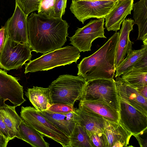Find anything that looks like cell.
<instances>
[{
	"instance_id": "obj_28",
	"label": "cell",
	"mask_w": 147,
	"mask_h": 147,
	"mask_svg": "<svg viewBox=\"0 0 147 147\" xmlns=\"http://www.w3.org/2000/svg\"><path fill=\"white\" fill-rule=\"evenodd\" d=\"M55 0H42L38 10V14L55 18L54 10Z\"/></svg>"
},
{
	"instance_id": "obj_29",
	"label": "cell",
	"mask_w": 147,
	"mask_h": 147,
	"mask_svg": "<svg viewBox=\"0 0 147 147\" xmlns=\"http://www.w3.org/2000/svg\"><path fill=\"white\" fill-rule=\"evenodd\" d=\"M88 136L92 147H108L107 139L103 132L92 134Z\"/></svg>"
},
{
	"instance_id": "obj_24",
	"label": "cell",
	"mask_w": 147,
	"mask_h": 147,
	"mask_svg": "<svg viewBox=\"0 0 147 147\" xmlns=\"http://www.w3.org/2000/svg\"><path fill=\"white\" fill-rule=\"evenodd\" d=\"M138 50H131L123 61L116 68L115 77H119L131 70L135 63L147 51V46L143 45Z\"/></svg>"
},
{
	"instance_id": "obj_27",
	"label": "cell",
	"mask_w": 147,
	"mask_h": 147,
	"mask_svg": "<svg viewBox=\"0 0 147 147\" xmlns=\"http://www.w3.org/2000/svg\"><path fill=\"white\" fill-rule=\"evenodd\" d=\"M19 7L28 17L30 13L38 10L41 0H15Z\"/></svg>"
},
{
	"instance_id": "obj_18",
	"label": "cell",
	"mask_w": 147,
	"mask_h": 147,
	"mask_svg": "<svg viewBox=\"0 0 147 147\" xmlns=\"http://www.w3.org/2000/svg\"><path fill=\"white\" fill-rule=\"evenodd\" d=\"M38 112L69 137L78 122L75 110L74 112L64 113H55L47 110Z\"/></svg>"
},
{
	"instance_id": "obj_23",
	"label": "cell",
	"mask_w": 147,
	"mask_h": 147,
	"mask_svg": "<svg viewBox=\"0 0 147 147\" xmlns=\"http://www.w3.org/2000/svg\"><path fill=\"white\" fill-rule=\"evenodd\" d=\"M19 132L22 140L33 147H49V144L44 140V136L23 120L19 126Z\"/></svg>"
},
{
	"instance_id": "obj_38",
	"label": "cell",
	"mask_w": 147,
	"mask_h": 147,
	"mask_svg": "<svg viewBox=\"0 0 147 147\" xmlns=\"http://www.w3.org/2000/svg\"><path fill=\"white\" fill-rule=\"evenodd\" d=\"M5 101L0 96V108L3 106L5 104Z\"/></svg>"
},
{
	"instance_id": "obj_11",
	"label": "cell",
	"mask_w": 147,
	"mask_h": 147,
	"mask_svg": "<svg viewBox=\"0 0 147 147\" xmlns=\"http://www.w3.org/2000/svg\"><path fill=\"white\" fill-rule=\"evenodd\" d=\"M27 17L16 2L13 14L4 25L6 37L16 42L28 44L27 29Z\"/></svg>"
},
{
	"instance_id": "obj_3",
	"label": "cell",
	"mask_w": 147,
	"mask_h": 147,
	"mask_svg": "<svg viewBox=\"0 0 147 147\" xmlns=\"http://www.w3.org/2000/svg\"><path fill=\"white\" fill-rule=\"evenodd\" d=\"M82 76L61 75L49 86L53 104L63 103L74 106L81 99L86 82Z\"/></svg>"
},
{
	"instance_id": "obj_15",
	"label": "cell",
	"mask_w": 147,
	"mask_h": 147,
	"mask_svg": "<svg viewBox=\"0 0 147 147\" xmlns=\"http://www.w3.org/2000/svg\"><path fill=\"white\" fill-rule=\"evenodd\" d=\"M103 133L106 135L108 147L127 146L132 134L120 123L105 120Z\"/></svg>"
},
{
	"instance_id": "obj_34",
	"label": "cell",
	"mask_w": 147,
	"mask_h": 147,
	"mask_svg": "<svg viewBox=\"0 0 147 147\" xmlns=\"http://www.w3.org/2000/svg\"><path fill=\"white\" fill-rule=\"evenodd\" d=\"M0 134L3 135L9 140L14 138L9 130L4 123L2 116L0 113Z\"/></svg>"
},
{
	"instance_id": "obj_37",
	"label": "cell",
	"mask_w": 147,
	"mask_h": 147,
	"mask_svg": "<svg viewBox=\"0 0 147 147\" xmlns=\"http://www.w3.org/2000/svg\"><path fill=\"white\" fill-rule=\"evenodd\" d=\"M9 140L0 134V147H6Z\"/></svg>"
},
{
	"instance_id": "obj_10",
	"label": "cell",
	"mask_w": 147,
	"mask_h": 147,
	"mask_svg": "<svg viewBox=\"0 0 147 147\" xmlns=\"http://www.w3.org/2000/svg\"><path fill=\"white\" fill-rule=\"evenodd\" d=\"M119 123L132 135L147 128V116L119 98Z\"/></svg>"
},
{
	"instance_id": "obj_21",
	"label": "cell",
	"mask_w": 147,
	"mask_h": 147,
	"mask_svg": "<svg viewBox=\"0 0 147 147\" xmlns=\"http://www.w3.org/2000/svg\"><path fill=\"white\" fill-rule=\"evenodd\" d=\"M133 18L134 24L138 28L137 40L147 42V0H140L134 4Z\"/></svg>"
},
{
	"instance_id": "obj_31",
	"label": "cell",
	"mask_w": 147,
	"mask_h": 147,
	"mask_svg": "<svg viewBox=\"0 0 147 147\" xmlns=\"http://www.w3.org/2000/svg\"><path fill=\"white\" fill-rule=\"evenodd\" d=\"M67 0H55L54 10L56 18H62L64 14Z\"/></svg>"
},
{
	"instance_id": "obj_16",
	"label": "cell",
	"mask_w": 147,
	"mask_h": 147,
	"mask_svg": "<svg viewBox=\"0 0 147 147\" xmlns=\"http://www.w3.org/2000/svg\"><path fill=\"white\" fill-rule=\"evenodd\" d=\"M78 123L85 130L88 136L103 133L105 119L94 112L82 108H75Z\"/></svg>"
},
{
	"instance_id": "obj_26",
	"label": "cell",
	"mask_w": 147,
	"mask_h": 147,
	"mask_svg": "<svg viewBox=\"0 0 147 147\" xmlns=\"http://www.w3.org/2000/svg\"><path fill=\"white\" fill-rule=\"evenodd\" d=\"M69 139L70 147H92L87 132L78 123L76 124Z\"/></svg>"
},
{
	"instance_id": "obj_14",
	"label": "cell",
	"mask_w": 147,
	"mask_h": 147,
	"mask_svg": "<svg viewBox=\"0 0 147 147\" xmlns=\"http://www.w3.org/2000/svg\"><path fill=\"white\" fill-rule=\"evenodd\" d=\"M134 0H119L112 10L106 16L105 27L109 31L116 32L120 29V26L133 9Z\"/></svg>"
},
{
	"instance_id": "obj_8",
	"label": "cell",
	"mask_w": 147,
	"mask_h": 147,
	"mask_svg": "<svg viewBox=\"0 0 147 147\" xmlns=\"http://www.w3.org/2000/svg\"><path fill=\"white\" fill-rule=\"evenodd\" d=\"M117 2L110 1L72 0L70 9L80 22L84 24L92 18H105Z\"/></svg>"
},
{
	"instance_id": "obj_12",
	"label": "cell",
	"mask_w": 147,
	"mask_h": 147,
	"mask_svg": "<svg viewBox=\"0 0 147 147\" xmlns=\"http://www.w3.org/2000/svg\"><path fill=\"white\" fill-rule=\"evenodd\" d=\"M18 80L0 69V96L5 101L9 100L16 107L26 100L24 97L23 87Z\"/></svg>"
},
{
	"instance_id": "obj_30",
	"label": "cell",
	"mask_w": 147,
	"mask_h": 147,
	"mask_svg": "<svg viewBox=\"0 0 147 147\" xmlns=\"http://www.w3.org/2000/svg\"><path fill=\"white\" fill-rule=\"evenodd\" d=\"M74 106L63 103L53 104L47 110L52 113H67L74 111Z\"/></svg>"
},
{
	"instance_id": "obj_36",
	"label": "cell",
	"mask_w": 147,
	"mask_h": 147,
	"mask_svg": "<svg viewBox=\"0 0 147 147\" xmlns=\"http://www.w3.org/2000/svg\"><path fill=\"white\" fill-rule=\"evenodd\" d=\"M135 88L140 95L147 98V85Z\"/></svg>"
},
{
	"instance_id": "obj_19",
	"label": "cell",
	"mask_w": 147,
	"mask_h": 147,
	"mask_svg": "<svg viewBox=\"0 0 147 147\" xmlns=\"http://www.w3.org/2000/svg\"><path fill=\"white\" fill-rule=\"evenodd\" d=\"M79 107L93 112L109 121L119 123V111L105 102L80 100Z\"/></svg>"
},
{
	"instance_id": "obj_9",
	"label": "cell",
	"mask_w": 147,
	"mask_h": 147,
	"mask_svg": "<svg viewBox=\"0 0 147 147\" xmlns=\"http://www.w3.org/2000/svg\"><path fill=\"white\" fill-rule=\"evenodd\" d=\"M105 18L91 20L83 27L78 28L75 34L69 38L70 44L76 48L80 52L91 50L92 42L99 38H106L104 35Z\"/></svg>"
},
{
	"instance_id": "obj_1",
	"label": "cell",
	"mask_w": 147,
	"mask_h": 147,
	"mask_svg": "<svg viewBox=\"0 0 147 147\" xmlns=\"http://www.w3.org/2000/svg\"><path fill=\"white\" fill-rule=\"evenodd\" d=\"M68 23L62 18L32 13L27 17V36L32 51L43 54L60 49L66 42Z\"/></svg>"
},
{
	"instance_id": "obj_33",
	"label": "cell",
	"mask_w": 147,
	"mask_h": 147,
	"mask_svg": "<svg viewBox=\"0 0 147 147\" xmlns=\"http://www.w3.org/2000/svg\"><path fill=\"white\" fill-rule=\"evenodd\" d=\"M133 136L137 139L140 147H147V128Z\"/></svg>"
},
{
	"instance_id": "obj_17",
	"label": "cell",
	"mask_w": 147,
	"mask_h": 147,
	"mask_svg": "<svg viewBox=\"0 0 147 147\" xmlns=\"http://www.w3.org/2000/svg\"><path fill=\"white\" fill-rule=\"evenodd\" d=\"M134 20L131 19H125L122 23L117 45L115 65L116 68L123 60L132 49L133 42L129 39L130 32L133 30Z\"/></svg>"
},
{
	"instance_id": "obj_40",
	"label": "cell",
	"mask_w": 147,
	"mask_h": 147,
	"mask_svg": "<svg viewBox=\"0 0 147 147\" xmlns=\"http://www.w3.org/2000/svg\"><path fill=\"white\" fill-rule=\"evenodd\" d=\"M42 0H41V1Z\"/></svg>"
},
{
	"instance_id": "obj_7",
	"label": "cell",
	"mask_w": 147,
	"mask_h": 147,
	"mask_svg": "<svg viewBox=\"0 0 147 147\" xmlns=\"http://www.w3.org/2000/svg\"><path fill=\"white\" fill-rule=\"evenodd\" d=\"M32 51L28 44L16 42L6 37L0 55V68L8 71L21 68L30 60Z\"/></svg>"
},
{
	"instance_id": "obj_13",
	"label": "cell",
	"mask_w": 147,
	"mask_h": 147,
	"mask_svg": "<svg viewBox=\"0 0 147 147\" xmlns=\"http://www.w3.org/2000/svg\"><path fill=\"white\" fill-rule=\"evenodd\" d=\"M116 78L115 82L119 98L147 116V98L125 82L121 77Z\"/></svg>"
},
{
	"instance_id": "obj_25",
	"label": "cell",
	"mask_w": 147,
	"mask_h": 147,
	"mask_svg": "<svg viewBox=\"0 0 147 147\" xmlns=\"http://www.w3.org/2000/svg\"><path fill=\"white\" fill-rule=\"evenodd\" d=\"M121 78L134 88L147 85V71L131 69L122 75Z\"/></svg>"
},
{
	"instance_id": "obj_35",
	"label": "cell",
	"mask_w": 147,
	"mask_h": 147,
	"mask_svg": "<svg viewBox=\"0 0 147 147\" xmlns=\"http://www.w3.org/2000/svg\"><path fill=\"white\" fill-rule=\"evenodd\" d=\"M5 38L4 27L2 26L0 29V55L4 45Z\"/></svg>"
},
{
	"instance_id": "obj_6",
	"label": "cell",
	"mask_w": 147,
	"mask_h": 147,
	"mask_svg": "<svg viewBox=\"0 0 147 147\" xmlns=\"http://www.w3.org/2000/svg\"><path fill=\"white\" fill-rule=\"evenodd\" d=\"M80 100L102 102L119 111V98L114 79L87 81Z\"/></svg>"
},
{
	"instance_id": "obj_2",
	"label": "cell",
	"mask_w": 147,
	"mask_h": 147,
	"mask_svg": "<svg viewBox=\"0 0 147 147\" xmlns=\"http://www.w3.org/2000/svg\"><path fill=\"white\" fill-rule=\"evenodd\" d=\"M119 33H114L97 51L82 59L78 65V75L84 78L86 81L97 79H113Z\"/></svg>"
},
{
	"instance_id": "obj_22",
	"label": "cell",
	"mask_w": 147,
	"mask_h": 147,
	"mask_svg": "<svg viewBox=\"0 0 147 147\" xmlns=\"http://www.w3.org/2000/svg\"><path fill=\"white\" fill-rule=\"evenodd\" d=\"M15 106L5 104L0 108V113L6 126L12 136L22 140L19 132V126L23 120L17 113Z\"/></svg>"
},
{
	"instance_id": "obj_39",
	"label": "cell",
	"mask_w": 147,
	"mask_h": 147,
	"mask_svg": "<svg viewBox=\"0 0 147 147\" xmlns=\"http://www.w3.org/2000/svg\"><path fill=\"white\" fill-rule=\"evenodd\" d=\"M89 0V1H112L115 2H117L119 0Z\"/></svg>"
},
{
	"instance_id": "obj_32",
	"label": "cell",
	"mask_w": 147,
	"mask_h": 147,
	"mask_svg": "<svg viewBox=\"0 0 147 147\" xmlns=\"http://www.w3.org/2000/svg\"><path fill=\"white\" fill-rule=\"evenodd\" d=\"M131 69L147 71V51L135 63Z\"/></svg>"
},
{
	"instance_id": "obj_4",
	"label": "cell",
	"mask_w": 147,
	"mask_h": 147,
	"mask_svg": "<svg viewBox=\"0 0 147 147\" xmlns=\"http://www.w3.org/2000/svg\"><path fill=\"white\" fill-rule=\"evenodd\" d=\"M80 56L79 50L74 46H67L43 54L29 61L25 65V74L48 71L55 67L76 63Z\"/></svg>"
},
{
	"instance_id": "obj_5",
	"label": "cell",
	"mask_w": 147,
	"mask_h": 147,
	"mask_svg": "<svg viewBox=\"0 0 147 147\" xmlns=\"http://www.w3.org/2000/svg\"><path fill=\"white\" fill-rule=\"evenodd\" d=\"M20 117L27 124L43 136L61 144L63 147H70L69 137L55 126L34 107L22 106Z\"/></svg>"
},
{
	"instance_id": "obj_20",
	"label": "cell",
	"mask_w": 147,
	"mask_h": 147,
	"mask_svg": "<svg viewBox=\"0 0 147 147\" xmlns=\"http://www.w3.org/2000/svg\"><path fill=\"white\" fill-rule=\"evenodd\" d=\"M25 95L38 111L47 110L53 104L49 88L34 86L27 89Z\"/></svg>"
}]
</instances>
